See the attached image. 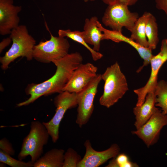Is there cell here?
Instances as JSON below:
<instances>
[{"instance_id": "6da1fadb", "label": "cell", "mask_w": 167, "mask_h": 167, "mask_svg": "<svg viewBox=\"0 0 167 167\" xmlns=\"http://www.w3.org/2000/svg\"><path fill=\"white\" fill-rule=\"evenodd\" d=\"M82 56L79 52L68 54L64 57L54 61L57 68L55 74L48 80L40 84H32L26 92L30 96L26 100L17 104L18 107L33 103L42 96L60 93L70 80L75 70L82 63Z\"/></svg>"}, {"instance_id": "7a4b0ae2", "label": "cell", "mask_w": 167, "mask_h": 167, "mask_svg": "<svg viewBox=\"0 0 167 167\" xmlns=\"http://www.w3.org/2000/svg\"><path fill=\"white\" fill-rule=\"evenodd\" d=\"M101 78L105 83L99 103L109 108L121 99L129 90L127 80L117 62L106 69L101 74Z\"/></svg>"}, {"instance_id": "3957f363", "label": "cell", "mask_w": 167, "mask_h": 167, "mask_svg": "<svg viewBox=\"0 0 167 167\" xmlns=\"http://www.w3.org/2000/svg\"><path fill=\"white\" fill-rule=\"evenodd\" d=\"M10 37L12 45L4 55L0 58L1 67L4 70L7 69L10 63L19 57H25L28 61L32 60L36 45V40L29 34L25 25H19L12 29Z\"/></svg>"}, {"instance_id": "277c9868", "label": "cell", "mask_w": 167, "mask_h": 167, "mask_svg": "<svg viewBox=\"0 0 167 167\" xmlns=\"http://www.w3.org/2000/svg\"><path fill=\"white\" fill-rule=\"evenodd\" d=\"M49 136L42 122H32L29 132L23 139L19 159L22 160L29 156L31 161L35 162L43 154L44 147L48 143Z\"/></svg>"}, {"instance_id": "5b68a950", "label": "cell", "mask_w": 167, "mask_h": 167, "mask_svg": "<svg viewBox=\"0 0 167 167\" xmlns=\"http://www.w3.org/2000/svg\"><path fill=\"white\" fill-rule=\"evenodd\" d=\"M139 17L138 13L130 11L128 6L117 1L108 5L102 22L112 30L122 32L123 28L124 27L130 31Z\"/></svg>"}, {"instance_id": "8992f818", "label": "cell", "mask_w": 167, "mask_h": 167, "mask_svg": "<svg viewBox=\"0 0 167 167\" xmlns=\"http://www.w3.org/2000/svg\"><path fill=\"white\" fill-rule=\"evenodd\" d=\"M50 34V39L41 41L33 49V57L37 61L44 63L53 62L67 55L70 47L67 39Z\"/></svg>"}, {"instance_id": "52a82bcc", "label": "cell", "mask_w": 167, "mask_h": 167, "mask_svg": "<svg viewBox=\"0 0 167 167\" xmlns=\"http://www.w3.org/2000/svg\"><path fill=\"white\" fill-rule=\"evenodd\" d=\"M54 104L56 108V112L52 118L49 122H43L54 143L59 138V127L60 123L66 111L77 106L78 94L63 91L56 96Z\"/></svg>"}, {"instance_id": "ba28073f", "label": "cell", "mask_w": 167, "mask_h": 167, "mask_svg": "<svg viewBox=\"0 0 167 167\" xmlns=\"http://www.w3.org/2000/svg\"><path fill=\"white\" fill-rule=\"evenodd\" d=\"M101 80V74H97L81 92L77 93L76 122L80 127L88 122L93 112L94 98Z\"/></svg>"}, {"instance_id": "9c48e42d", "label": "cell", "mask_w": 167, "mask_h": 167, "mask_svg": "<svg viewBox=\"0 0 167 167\" xmlns=\"http://www.w3.org/2000/svg\"><path fill=\"white\" fill-rule=\"evenodd\" d=\"M166 126L167 114L157 108L150 119L140 128L132 131L131 133L137 136L149 148L158 142L162 129Z\"/></svg>"}, {"instance_id": "30bf717a", "label": "cell", "mask_w": 167, "mask_h": 167, "mask_svg": "<svg viewBox=\"0 0 167 167\" xmlns=\"http://www.w3.org/2000/svg\"><path fill=\"white\" fill-rule=\"evenodd\" d=\"M167 61V39L165 38L162 41L160 52L156 55H153L151 59V72L148 82L144 86L134 90L137 96L136 105H141L148 93L155 90L158 82L157 78L159 71Z\"/></svg>"}, {"instance_id": "8fae6325", "label": "cell", "mask_w": 167, "mask_h": 167, "mask_svg": "<svg viewBox=\"0 0 167 167\" xmlns=\"http://www.w3.org/2000/svg\"><path fill=\"white\" fill-rule=\"evenodd\" d=\"M86 152L77 167H98L111 158H115L119 153L120 148L118 144H112L108 149L101 151L95 150L90 142L87 140L84 143Z\"/></svg>"}, {"instance_id": "7c38bea8", "label": "cell", "mask_w": 167, "mask_h": 167, "mask_svg": "<svg viewBox=\"0 0 167 167\" xmlns=\"http://www.w3.org/2000/svg\"><path fill=\"white\" fill-rule=\"evenodd\" d=\"M97 67L91 63L80 64L74 71L62 92L78 93L97 74Z\"/></svg>"}, {"instance_id": "4fadbf2b", "label": "cell", "mask_w": 167, "mask_h": 167, "mask_svg": "<svg viewBox=\"0 0 167 167\" xmlns=\"http://www.w3.org/2000/svg\"><path fill=\"white\" fill-rule=\"evenodd\" d=\"M22 7L14 5L13 0H0V34H10L12 29L19 25L18 14Z\"/></svg>"}, {"instance_id": "5bb4252c", "label": "cell", "mask_w": 167, "mask_h": 167, "mask_svg": "<svg viewBox=\"0 0 167 167\" xmlns=\"http://www.w3.org/2000/svg\"><path fill=\"white\" fill-rule=\"evenodd\" d=\"M97 25L100 30L104 34L105 40H110L117 43L120 42H125L135 49L141 58L143 60V65L137 71H140L144 66L150 64L151 59L153 55L151 49L143 47L133 40L130 37L124 35L122 32L110 30L104 28L98 20Z\"/></svg>"}, {"instance_id": "9a60e30c", "label": "cell", "mask_w": 167, "mask_h": 167, "mask_svg": "<svg viewBox=\"0 0 167 167\" xmlns=\"http://www.w3.org/2000/svg\"><path fill=\"white\" fill-rule=\"evenodd\" d=\"M156 96L155 90L151 91L147 94L143 104L136 105L133 109L135 116L134 126L138 129L144 125L151 117L157 108L156 106Z\"/></svg>"}, {"instance_id": "2e32d148", "label": "cell", "mask_w": 167, "mask_h": 167, "mask_svg": "<svg viewBox=\"0 0 167 167\" xmlns=\"http://www.w3.org/2000/svg\"><path fill=\"white\" fill-rule=\"evenodd\" d=\"M98 20L96 16L90 19H86L83 31L86 42L92 45L93 49L97 52H99L100 50L101 41L105 40L104 34L97 26V22Z\"/></svg>"}, {"instance_id": "e0dca14e", "label": "cell", "mask_w": 167, "mask_h": 167, "mask_svg": "<svg viewBox=\"0 0 167 167\" xmlns=\"http://www.w3.org/2000/svg\"><path fill=\"white\" fill-rule=\"evenodd\" d=\"M65 151L52 149L45 153L34 163V167H62Z\"/></svg>"}, {"instance_id": "ac0fdd59", "label": "cell", "mask_w": 167, "mask_h": 167, "mask_svg": "<svg viewBox=\"0 0 167 167\" xmlns=\"http://www.w3.org/2000/svg\"><path fill=\"white\" fill-rule=\"evenodd\" d=\"M152 14L145 12L139 17L130 31V38L141 46L148 48V45L146 35V27L147 22Z\"/></svg>"}, {"instance_id": "d6986e66", "label": "cell", "mask_w": 167, "mask_h": 167, "mask_svg": "<svg viewBox=\"0 0 167 167\" xmlns=\"http://www.w3.org/2000/svg\"><path fill=\"white\" fill-rule=\"evenodd\" d=\"M58 36L70 38L84 45L90 52L92 58L94 61L101 59L103 55L99 52L94 50L93 48L89 46L85 41L83 31H71L69 29L66 30L59 29L58 31Z\"/></svg>"}, {"instance_id": "ffe728a7", "label": "cell", "mask_w": 167, "mask_h": 167, "mask_svg": "<svg viewBox=\"0 0 167 167\" xmlns=\"http://www.w3.org/2000/svg\"><path fill=\"white\" fill-rule=\"evenodd\" d=\"M146 35L148 45V48L151 50L156 49L159 41L158 27L156 19L152 14L146 24Z\"/></svg>"}, {"instance_id": "44dd1931", "label": "cell", "mask_w": 167, "mask_h": 167, "mask_svg": "<svg viewBox=\"0 0 167 167\" xmlns=\"http://www.w3.org/2000/svg\"><path fill=\"white\" fill-rule=\"evenodd\" d=\"M155 93L156 96V106L160 108L164 113L167 114V81L163 80L158 81Z\"/></svg>"}, {"instance_id": "7402d4cb", "label": "cell", "mask_w": 167, "mask_h": 167, "mask_svg": "<svg viewBox=\"0 0 167 167\" xmlns=\"http://www.w3.org/2000/svg\"><path fill=\"white\" fill-rule=\"evenodd\" d=\"M0 150V162L11 167H32L34 163L31 161L25 162L19 159H15Z\"/></svg>"}, {"instance_id": "603a6c76", "label": "cell", "mask_w": 167, "mask_h": 167, "mask_svg": "<svg viewBox=\"0 0 167 167\" xmlns=\"http://www.w3.org/2000/svg\"><path fill=\"white\" fill-rule=\"evenodd\" d=\"M82 159L76 151L69 148L65 152L62 167H77Z\"/></svg>"}, {"instance_id": "cb8c5ba5", "label": "cell", "mask_w": 167, "mask_h": 167, "mask_svg": "<svg viewBox=\"0 0 167 167\" xmlns=\"http://www.w3.org/2000/svg\"><path fill=\"white\" fill-rule=\"evenodd\" d=\"M117 167H137L139 166L135 163L129 160L128 156L125 154L119 153L115 158Z\"/></svg>"}, {"instance_id": "d4e9b609", "label": "cell", "mask_w": 167, "mask_h": 167, "mask_svg": "<svg viewBox=\"0 0 167 167\" xmlns=\"http://www.w3.org/2000/svg\"><path fill=\"white\" fill-rule=\"evenodd\" d=\"M0 149L3 152L11 156L14 155L15 153L11 143L5 138L0 140Z\"/></svg>"}, {"instance_id": "484cf974", "label": "cell", "mask_w": 167, "mask_h": 167, "mask_svg": "<svg viewBox=\"0 0 167 167\" xmlns=\"http://www.w3.org/2000/svg\"><path fill=\"white\" fill-rule=\"evenodd\" d=\"M155 2L156 8L163 11L167 16V0H155Z\"/></svg>"}, {"instance_id": "4316f807", "label": "cell", "mask_w": 167, "mask_h": 167, "mask_svg": "<svg viewBox=\"0 0 167 167\" xmlns=\"http://www.w3.org/2000/svg\"><path fill=\"white\" fill-rule=\"evenodd\" d=\"M12 40L10 37L3 39L0 43V52L1 53L3 49L11 43Z\"/></svg>"}, {"instance_id": "83f0119b", "label": "cell", "mask_w": 167, "mask_h": 167, "mask_svg": "<svg viewBox=\"0 0 167 167\" xmlns=\"http://www.w3.org/2000/svg\"><path fill=\"white\" fill-rule=\"evenodd\" d=\"M117 1L129 6L135 5L138 0H117Z\"/></svg>"}, {"instance_id": "f1b7e54d", "label": "cell", "mask_w": 167, "mask_h": 167, "mask_svg": "<svg viewBox=\"0 0 167 167\" xmlns=\"http://www.w3.org/2000/svg\"><path fill=\"white\" fill-rule=\"evenodd\" d=\"M104 3L109 5L114 3L116 2L117 0H101Z\"/></svg>"}, {"instance_id": "f546056e", "label": "cell", "mask_w": 167, "mask_h": 167, "mask_svg": "<svg viewBox=\"0 0 167 167\" xmlns=\"http://www.w3.org/2000/svg\"><path fill=\"white\" fill-rule=\"evenodd\" d=\"M6 164H5L3 163V162H0V167H4V166H5V165Z\"/></svg>"}, {"instance_id": "4dcf8cb0", "label": "cell", "mask_w": 167, "mask_h": 167, "mask_svg": "<svg viewBox=\"0 0 167 167\" xmlns=\"http://www.w3.org/2000/svg\"><path fill=\"white\" fill-rule=\"evenodd\" d=\"M84 0L85 2H87L89 1H95V0Z\"/></svg>"}, {"instance_id": "1f68e13d", "label": "cell", "mask_w": 167, "mask_h": 167, "mask_svg": "<svg viewBox=\"0 0 167 167\" xmlns=\"http://www.w3.org/2000/svg\"></svg>"}]
</instances>
